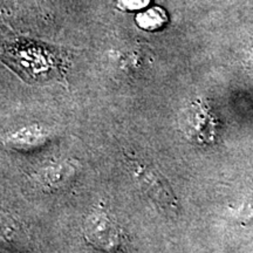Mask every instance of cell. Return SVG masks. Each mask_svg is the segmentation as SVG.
Instances as JSON below:
<instances>
[{
    "instance_id": "obj_3",
    "label": "cell",
    "mask_w": 253,
    "mask_h": 253,
    "mask_svg": "<svg viewBox=\"0 0 253 253\" xmlns=\"http://www.w3.org/2000/svg\"><path fill=\"white\" fill-rule=\"evenodd\" d=\"M136 21L138 26L144 30H158L168 23L167 12L161 7H153L149 11L138 14Z\"/></svg>"
},
{
    "instance_id": "obj_2",
    "label": "cell",
    "mask_w": 253,
    "mask_h": 253,
    "mask_svg": "<svg viewBox=\"0 0 253 253\" xmlns=\"http://www.w3.org/2000/svg\"><path fill=\"white\" fill-rule=\"evenodd\" d=\"M130 170L142 189L147 191V194L154 201H156L160 207L172 213L178 211V205H177L176 197L172 194L171 188L158 171L153 168L144 166L138 161H134L131 163Z\"/></svg>"
},
{
    "instance_id": "obj_4",
    "label": "cell",
    "mask_w": 253,
    "mask_h": 253,
    "mask_svg": "<svg viewBox=\"0 0 253 253\" xmlns=\"http://www.w3.org/2000/svg\"><path fill=\"white\" fill-rule=\"evenodd\" d=\"M149 4V0H118V6L125 11L143 8Z\"/></svg>"
},
{
    "instance_id": "obj_1",
    "label": "cell",
    "mask_w": 253,
    "mask_h": 253,
    "mask_svg": "<svg viewBox=\"0 0 253 253\" xmlns=\"http://www.w3.org/2000/svg\"><path fill=\"white\" fill-rule=\"evenodd\" d=\"M84 237L91 246L101 251L115 253L122 245L121 231L106 213L94 212L84 221Z\"/></svg>"
}]
</instances>
